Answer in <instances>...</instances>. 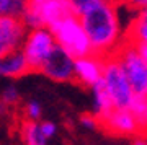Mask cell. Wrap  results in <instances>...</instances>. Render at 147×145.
Segmentation results:
<instances>
[{"instance_id": "cell-1", "label": "cell", "mask_w": 147, "mask_h": 145, "mask_svg": "<svg viewBox=\"0 0 147 145\" xmlns=\"http://www.w3.org/2000/svg\"><path fill=\"white\" fill-rule=\"evenodd\" d=\"M72 11L80 20L88 38L92 54L100 59L113 56L123 41L116 3L103 0H75L72 2Z\"/></svg>"}, {"instance_id": "cell-2", "label": "cell", "mask_w": 147, "mask_h": 145, "mask_svg": "<svg viewBox=\"0 0 147 145\" xmlns=\"http://www.w3.org/2000/svg\"><path fill=\"white\" fill-rule=\"evenodd\" d=\"M47 30L53 34L56 46H59L62 51H65L74 60L92 56V47H90L88 38L85 34L82 25H80V20L74 13L64 16L62 20L54 23Z\"/></svg>"}, {"instance_id": "cell-3", "label": "cell", "mask_w": 147, "mask_h": 145, "mask_svg": "<svg viewBox=\"0 0 147 145\" xmlns=\"http://www.w3.org/2000/svg\"><path fill=\"white\" fill-rule=\"evenodd\" d=\"M74 13L72 2L67 0H34L25 2V8L21 11V21L26 30L51 28L54 23L62 20L64 16Z\"/></svg>"}, {"instance_id": "cell-4", "label": "cell", "mask_w": 147, "mask_h": 145, "mask_svg": "<svg viewBox=\"0 0 147 145\" xmlns=\"http://www.w3.org/2000/svg\"><path fill=\"white\" fill-rule=\"evenodd\" d=\"M127 78L134 96H147V64L131 42L121 41L113 54Z\"/></svg>"}, {"instance_id": "cell-5", "label": "cell", "mask_w": 147, "mask_h": 145, "mask_svg": "<svg viewBox=\"0 0 147 145\" xmlns=\"http://www.w3.org/2000/svg\"><path fill=\"white\" fill-rule=\"evenodd\" d=\"M101 80L105 85L106 91L110 95L115 109H129L134 98L131 87L127 83V78L121 68L119 62L115 56H110L103 59V73Z\"/></svg>"}, {"instance_id": "cell-6", "label": "cell", "mask_w": 147, "mask_h": 145, "mask_svg": "<svg viewBox=\"0 0 147 145\" xmlns=\"http://www.w3.org/2000/svg\"><path fill=\"white\" fill-rule=\"evenodd\" d=\"M54 47H56V41L51 31L47 28H39V30H31L26 33V38L20 51L26 59L30 70L39 72V68L47 60V57L51 56Z\"/></svg>"}, {"instance_id": "cell-7", "label": "cell", "mask_w": 147, "mask_h": 145, "mask_svg": "<svg viewBox=\"0 0 147 145\" xmlns=\"http://www.w3.org/2000/svg\"><path fill=\"white\" fill-rule=\"evenodd\" d=\"M26 26L20 16H0V59L20 51L26 38Z\"/></svg>"}, {"instance_id": "cell-8", "label": "cell", "mask_w": 147, "mask_h": 145, "mask_svg": "<svg viewBox=\"0 0 147 145\" xmlns=\"http://www.w3.org/2000/svg\"><path fill=\"white\" fill-rule=\"evenodd\" d=\"M98 127L115 135H141V124L129 109H113L98 121Z\"/></svg>"}, {"instance_id": "cell-9", "label": "cell", "mask_w": 147, "mask_h": 145, "mask_svg": "<svg viewBox=\"0 0 147 145\" xmlns=\"http://www.w3.org/2000/svg\"><path fill=\"white\" fill-rule=\"evenodd\" d=\"M39 72L54 82H70L74 80V59L59 46H56Z\"/></svg>"}, {"instance_id": "cell-10", "label": "cell", "mask_w": 147, "mask_h": 145, "mask_svg": "<svg viewBox=\"0 0 147 145\" xmlns=\"http://www.w3.org/2000/svg\"><path fill=\"white\" fill-rule=\"evenodd\" d=\"M101 73H103V59L93 54L74 60V80H77L85 87H93L98 80H101Z\"/></svg>"}, {"instance_id": "cell-11", "label": "cell", "mask_w": 147, "mask_h": 145, "mask_svg": "<svg viewBox=\"0 0 147 145\" xmlns=\"http://www.w3.org/2000/svg\"><path fill=\"white\" fill-rule=\"evenodd\" d=\"M30 70L25 56L21 54V51H16L10 56L0 59V77L3 78H20L23 75H26Z\"/></svg>"}, {"instance_id": "cell-12", "label": "cell", "mask_w": 147, "mask_h": 145, "mask_svg": "<svg viewBox=\"0 0 147 145\" xmlns=\"http://www.w3.org/2000/svg\"><path fill=\"white\" fill-rule=\"evenodd\" d=\"M123 41L131 44L147 42V7L141 8V11L131 20L127 31L123 34Z\"/></svg>"}, {"instance_id": "cell-13", "label": "cell", "mask_w": 147, "mask_h": 145, "mask_svg": "<svg viewBox=\"0 0 147 145\" xmlns=\"http://www.w3.org/2000/svg\"><path fill=\"white\" fill-rule=\"evenodd\" d=\"M92 88H93V96H95V117L100 121L106 114H110L115 109V106H113V101H111L110 95H108L105 85H103V80H98Z\"/></svg>"}, {"instance_id": "cell-14", "label": "cell", "mask_w": 147, "mask_h": 145, "mask_svg": "<svg viewBox=\"0 0 147 145\" xmlns=\"http://www.w3.org/2000/svg\"><path fill=\"white\" fill-rule=\"evenodd\" d=\"M21 135H23V142L25 145H46L47 140L42 137L39 124L31 122V121H25L23 127H21Z\"/></svg>"}, {"instance_id": "cell-15", "label": "cell", "mask_w": 147, "mask_h": 145, "mask_svg": "<svg viewBox=\"0 0 147 145\" xmlns=\"http://www.w3.org/2000/svg\"><path fill=\"white\" fill-rule=\"evenodd\" d=\"M23 8H25V2H20V0H0V16L2 15L20 16Z\"/></svg>"}, {"instance_id": "cell-16", "label": "cell", "mask_w": 147, "mask_h": 145, "mask_svg": "<svg viewBox=\"0 0 147 145\" xmlns=\"http://www.w3.org/2000/svg\"><path fill=\"white\" fill-rule=\"evenodd\" d=\"M0 101L5 104L7 108H10L13 104H16L20 101V91L15 85H5L2 91H0Z\"/></svg>"}, {"instance_id": "cell-17", "label": "cell", "mask_w": 147, "mask_h": 145, "mask_svg": "<svg viewBox=\"0 0 147 145\" xmlns=\"http://www.w3.org/2000/svg\"><path fill=\"white\" fill-rule=\"evenodd\" d=\"M41 104L38 103L36 99H30L26 104H25V114H26V121H31V122H36L39 117H41Z\"/></svg>"}, {"instance_id": "cell-18", "label": "cell", "mask_w": 147, "mask_h": 145, "mask_svg": "<svg viewBox=\"0 0 147 145\" xmlns=\"http://www.w3.org/2000/svg\"><path fill=\"white\" fill-rule=\"evenodd\" d=\"M39 130H41L42 137H44L46 140H49L51 137H54V135H56L57 127H56V124H54V122H51V121H42L41 124H39Z\"/></svg>"}, {"instance_id": "cell-19", "label": "cell", "mask_w": 147, "mask_h": 145, "mask_svg": "<svg viewBox=\"0 0 147 145\" xmlns=\"http://www.w3.org/2000/svg\"><path fill=\"white\" fill-rule=\"evenodd\" d=\"M80 122L88 127V129H96L98 127V119L95 117V114H82L80 116Z\"/></svg>"}, {"instance_id": "cell-20", "label": "cell", "mask_w": 147, "mask_h": 145, "mask_svg": "<svg viewBox=\"0 0 147 145\" xmlns=\"http://www.w3.org/2000/svg\"><path fill=\"white\" fill-rule=\"evenodd\" d=\"M136 47V51L139 52V56L144 59V62L147 64V42H141V44H132Z\"/></svg>"}, {"instance_id": "cell-21", "label": "cell", "mask_w": 147, "mask_h": 145, "mask_svg": "<svg viewBox=\"0 0 147 145\" xmlns=\"http://www.w3.org/2000/svg\"><path fill=\"white\" fill-rule=\"evenodd\" d=\"M134 145H147V139H144V137H139V139L134 140Z\"/></svg>"}, {"instance_id": "cell-22", "label": "cell", "mask_w": 147, "mask_h": 145, "mask_svg": "<svg viewBox=\"0 0 147 145\" xmlns=\"http://www.w3.org/2000/svg\"><path fill=\"white\" fill-rule=\"evenodd\" d=\"M141 135H147V117L144 121V124H142V134Z\"/></svg>"}]
</instances>
